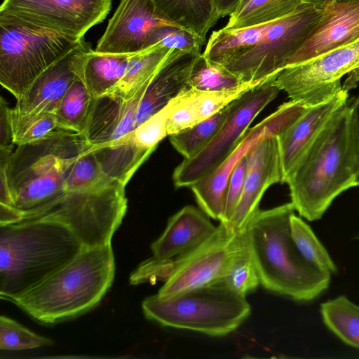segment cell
<instances>
[{"instance_id":"1","label":"cell","mask_w":359,"mask_h":359,"mask_svg":"<svg viewBox=\"0 0 359 359\" xmlns=\"http://www.w3.org/2000/svg\"><path fill=\"white\" fill-rule=\"evenodd\" d=\"M359 150L348 100L332 115L285 183L308 221L320 219L340 194L358 187Z\"/></svg>"},{"instance_id":"2","label":"cell","mask_w":359,"mask_h":359,"mask_svg":"<svg viewBox=\"0 0 359 359\" xmlns=\"http://www.w3.org/2000/svg\"><path fill=\"white\" fill-rule=\"evenodd\" d=\"M323 9L304 4L276 21L243 29L214 31L203 55L242 83L263 81L287 65L318 26Z\"/></svg>"},{"instance_id":"3","label":"cell","mask_w":359,"mask_h":359,"mask_svg":"<svg viewBox=\"0 0 359 359\" xmlns=\"http://www.w3.org/2000/svg\"><path fill=\"white\" fill-rule=\"evenodd\" d=\"M292 203L259 210L246 230L250 252L260 284L266 290L299 302H310L329 287L331 275L308 263L291 235Z\"/></svg>"},{"instance_id":"4","label":"cell","mask_w":359,"mask_h":359,"mask_svg":"<svg viewBox=\"0 0 359 359\" xmlns=\"http://www.w3.org/2000/svg\"><path fill=\"white\" fill-rule=\"evenodd\" d=\"M114 273L111 244L84 248L43 281L7 301L39 322L54 323L95 306L111 287Z\"/></svg>"},{"instance_id":"5","label":"cell","mask_w":359,"mask_h":359,"mask_svg":"<svg viewBox=\"0 0 359 359\" xmlns=\"http://www.w3.org/2000/svg\"><path fill=\"white\" fill-rule=\"evenodd\" d=\"M83 248L58 222L33 219L0 225V297L7 300L34 287Z\"/></svg>"},{"instance_id":"6","label":"cell","mask_w":359,"mask_h":359,"mask_svg":"<svg viewBox=\"0 0 359 359\" xmlns=\"http://www.w3.org/2000/svg\"><path fill=\"white\" fill-rule=\"evenodd\" d=\"M122 182L106 177L97 185L67 191L39 208L22 214L21 221L48 220L67 227L83 248L111 244L127 210Z\"/></svg>"},{"instance_id":"7","label":"cell","mask_w":359,"mask_h":359,"mask_svg":"<svg viewBox=\"0 0 359 359\" xmlns=\"http://www.w3.org/2000/svg\"><path fill=\"white\" fill-rule=\"evenodd\" d=\"M142 307L148 319L162 326L212 337L233 332L251 311L245 297L219 281L167 299L155 294L146 298Z\"/></svg>"},{"instance_id":"8","label":"cell","mask_w":359,"mask_h":359,"mask_svg":"<svg viewBox=\"0 0 359 359\" xmlns=\"http://www.w3.org/2000/svg\"><path fill=\"white\" fill-rule=\"evenodd\" d=\"M82 39L0 13L1 85L18 99L40 74Z\"/></svg>"},{"instance_id":"9","label":"cell","mask_w":359,"mask_h":359,"mask_svg":"<svg viewBox=\"0 0 359 359\" xmlns=\"http://www.w3.org/2000/svg\"><path fill=\"white\" fill-rule=\"evenodd\" d=\"M247 246L245 231H231L219 222L215 231L194 250L170 260L151 258L140 265L138 273L144 282L163 281L156 295L170 299L218 282L235 255Z\"/></svg>"},{"instance_id":"10","label":"cell","mask_w":359,"mask_h":359,"mask_svg":"<svg viewBox=\"0 0 359 359\" xmlns=\"http://www.w3.org/2000/svg\"><path fill=\"white\" fill-rule=\"evenodd\" d=\"M278 88L306 107L323 102L359 83V40L308 61L285 67Z\"/></svg>"},{"instance_id":"11","label":"cell","mask_w":359,"mask_h":359,"mask_svg":"<svg viewBox=\"0 0 359 359\" xmlns=\"http://www.w3.org/2000/svg\"><path fill=\"white\" fill-rule=\"evenodd\" d=\"M278 74L238 97L233 110L210 142L196 156L184 158L175 168L172 180L176 187H191L212 173L231 154L255 117L278 95L280 90L275 83Z\"/></svg>"},{"instance_id":"12","label":"cell","mask_w":359,"mask_h":359,"mask_svg":"<svg viewBox=\"0 0 359 359\" xmlns=\"http://www.w3.org/2000/svg\"><path fill=\"white\" fill-rule=\"evenodd\" d=\"M290 100L256 126L249 128L231 154L212 173L190 188L200 208L210 218L222 221L229 180L241 158L261 139L278 135L292 125L308 108Z\"/></svg>"},{"instance_id":"13","label":"cell","mask_w":359,"mask_h":359,"mask_svg":"<svg viewBox=\"0 0 359 359\" xmlns=\"http://www.w3.org/2000/svg\"><path fill=\"white\" fill-rule=\"evenodd\" d=\"M0 147V165L6 169L11 195L53 170L62 161L76 158L91 146L84 135L57 128L25 144Z\"/></svg>"},{"instance_id":"14","label":"cell","mask_w":359,"mask_h":359,"mask_svg":"<svg viewBox=\"0 0 359 359\" xmlns=\"http://www.w3.org/2000/svg\"><path fill=\"white\" fill-rule=\"evenodd\" d=\"M111 0H4L0 13L76 39L101 22Z\"/></svg>"},{"instance_id":"15","label":"cell","mask_w":359,"mask_h":359,"mask_svg":"<svg viewBox=\"0 0 359 359\" xmlns=\"http://www.w3.org/2000/svg\"><path fill=\"white\" fill-rule=\"evenodd\" d=\"M277 135L259 140L247 153L248 166L243 189L233 215L227 224L229 231L245 232L259 210L268 188L282 181V168Z\"/></svg>"},{"instance_id":"16","label":"cell","mask_w":359,"mask_h":359,"mask_svg":"<svg viewBox=\"0 0 359 359\" xmlns=\"http://www.w3.org/2000/svg\"><path fill=\"white\" fill-rule=\"evenodd\" d=\"M164 25H174L158 15L152 0H121L95 50L118 54L140 52L147 48L151 33Z\"/></svg>"},{"instance_id":"17","label":"cell","mask_w":359,"mask_h":359,"mask_svg":"<svg viewBox=\"0 0 359 359\" xmlns=\"http://www.w3.org/2000/svg\"><path fill=\"white\" fill-rule=\"evenodd\" d=\"M91 50L90 44L82 39L36 78L17 99L12 110L20 114H54L67 91L81 75L85 59Z\"/></svg>"},{"instance_id":"18","label":"cell","mask_w":359,"mask_h":359,"mask_svg":"<svg viewBox=\"0 0 359 359\" xmlns=\"http://www.w3.org/2000/svg\"><path fill=\"white\" fill-rule=\"evenodd\" d=\"M151 79L129 99L111 93L95 98L83 133L91 147L118 143L135 128L137 107Z\"/></svg>"},{"instance_id":"19","label":"cell","mask_w":359,"mask_h":359,"mask_svg":"<svg viewBox=\"0 0 359 359\" xmlns=\"http://www.w3.org/2000/svg\"><path fill=\"white\" fill-rule=\"evenodd\" d=\"M359 40V1H333L323 8L318 26L287 66L299 64Z\"/></svg>"},{"instance_id":"20","label":"cell","mask_w":359,"mask_h":359,"mask_svg":"<svg viewBox=\"0 0 359 359\" xmlns=\"http://www.w3.org/2000/svg\"><path fill=\"white\" fill-rule=\"evenodd\" d=\"M348 92L343 90L323 102L309 107L292 125L276 136L282 168V183L285 182L333 113L348 101Z\"/></svg>"},{"instance_id":"21","label":"cell","mask_w":359,"mask_h":359,"mask_svg":"<svg viewBox=\"0 0 359 359\" xmlns=\"http://www.w3.org/2000/svg\"><path fill=\"white\" fill-rule=\"evenodd\" d=\"M210 218L201 208L183 207L169 218L163 233L151 244L152 258L173 259L196 249L217 229Z\"/></svg>"},{"instance_id":"22","label":"cell","mask_w":359,"mask_h":359,"mask_svg":"<svg viewBox=\"0 0 359 359\" xmlns=\"http://www.w3.org/2000/svg\"><path fill=\"white\" fill-rule=\"evenodd\" d=\"M263 81L245 83L234 88L219 91L191 88L183 91L170 103L167 121L168 136L210 117Z\"/></svg>"},{"instance_id":"23","label":"cell","mask_w":359,"mask_h":359,"mask_svg":"<svg viewBox=\"0 0 359 359\" xmlns=\"http://www.w3.org/2000/svg\"><path fill=\"white\" fill-rule=\"evenodd\" d=\"M197 55L177 51L156 72L140 101L135 128L190 88L191 69Z\"/></svg>"},{"instance_id":"24","label":"cell","mask_w":359,"mask_h":359,"mask_svg":"<svg viewBox=\"0 0 359 359\" xmlns=\"http://www.w3.org/2000/svg\"><path fill=\"white\" fill-rule=\"evenodd\" d=\"M158 15L172 25L197 35L203 42L220 18L215 0H152Z\"/></svg>"},{"instance_id":"25","label":"cell","mask_w":359,"mask_h":359,"mask_svg":"<svg viewBox=\"0 0 359 359\" xmlns=\"http://www.w3.org/2000/svg\"><path fill=\"white\" fill-rule=\"evenodd\" d=\"M133 54L104 53L93 50L88 53L81 77L94 98L110 93L118 84Z\"/></svg>"},{"instance_id":"26","label":"cell","mask_w":359,"mask_h":359,"mask_svg":"<svg viewBox=\"0 0 359 359\" xmlns=\"http://www.w3.org/2000/svg\"><path fill=\"white\" fill-rule=\"evenodd\" d=\"M177 51L180 50L156 43L134 53L122 79L110 93L132 97Z\"/></svg>"},{"instance_id":"27","label":"cell","mask_w":359,"mask_h":359,"mask_svg":"<svg viewBox=\"0 0 359 359\" xmlns=\"http://www.w3.org/2000/svg\"><path fill=\"white\" fill-rule=\"evenodd\" d=\"M304 4V0H241L224 27L236 29L269 23L293 13Z\"/></svg>"},{"instance_id":"28","label":"cell","mask_w":359,"mask_h":359,"mask_svg":"<svg viewBox=\"0 0 359 359\" xmlns=\"http://www.w3.org/2000/svg\"><path fill=\"white\" fill-rule=\"evenodd\" d=\"M320 312L325 325L334 334L359 349V306L342 295L321 304Z\"/></svg>"},{"instance_id":"29","label":"cell","mask_w":359,"mask_h":359,"mask_svg":"<svg viewBox=\"0 0 359 359\" xmlns=\"http://www.w3.org/2000/svg\"><path fill=\"white\" fill-rule=\"evenodd\" d=\"M237 100L192 127L170 135L169 140L172 147L184 158L196 156L210 142L221 129L236 107Z\"/></svg>"},{"instance_id":"30","label":"cell","mask_w":359,"mask_h":359,"mask_svg":"<svg viewBox=\"0 0 359 359\" xmlns=\"http://www.w3.org/2000/svg\"><path fill=\"white\" fill-rule=\"evenodd\" d=\"M94 100L81 76L76 78L54 112L57 128L83 134Z\"/></svg>"},{"instance_id":"31","label":"cell","mask_w":359,"mask_h":359,"mask_svg":"<svg viewBox=\"0 0 359 359\" xmlns=\"http://www.w3.org/2000/svg\"><path fill=\"white\" fill-rule=\"evenodd\" d=\"M290 230L297 250L308 263L330 275L337 272V265L311 226L294 213L290 217Z\"/></svg>"},{"instance_id":"32","label":"cell","mask_w":359,"mask_h":359,"mask_svg":"<svg viewBox=\"0 0 359 359\" xmlns=\"http://www.w3.org/2000/svg\"><path fill=\"white\" fill-rule=\"evenodd\" d=\"M245 83L219 64L208 60L203 53L194 62L190 88L205 91H219L236 88Z\"/></svg>"},{"instance_id":"33","label":"cell","mask_w":359,"mask_h":359,"mask_svg":"<svg viewBox=\"0 0 359 359\" xmlns=\"http://www.w3.org/2000/svg\"><path fill=\"white\" fill-rule=\"evenodd\" d=\"M219 281L233 292L244 297L260 285L248 245L235 255Z\"/></svg>"},{"instance_id":"34","label":"cell","mask_w":359,"mask_h":359,"mask_svg":"<svg viewBox=\"0 0 359 359\" xmlns=\"http://www.w3.org/2000/svg\"><path fill=\"white\" fill-rule=\"evenodd\" d=\"M13 144H25L40 140L57 128L53 113L20 114L11 109Z\"/></svg>"},{"instance_id":"35","label":"cell","mask_w":359,"mask_h":359,"mask_svg":"<svg viewBox=\"0 0 359 359\" xmlns=\"http://www.w3.org/2000/svg\"><path fill=\"white\" fill-rule=\"evenodd\" d=\"M53 341L38 335L14 320L0 317V348L1 350H24L50 346Z\"/></svg>"},{"instance_id":"36","label":"cell","mask_w":359,"mask_h":359,"mask_svg":"<svg viewBox=\"0 0 359 359\" xmlns=\"http://www.w3.org/2000/svg\"><path fill=\"white\" fill-rule=\"evenodd\" d=\"M106 177L107 176L102 171L90 147L74 161L65 182V189L74 191L88 189L97 185Z\"/></svg>"},{"instance_id":"37","label":"cell","mask_w":359,"mask_h":359,"mask_svg":"<svg viewBox=\"0 0 359 359\" xmlns=\"http://www.w3.org/2000/svg\"><path fill=\"white\" fill-rule=\"evenodd\" d=\"M156 43L184 53L201 54L204 42L195 34L175 25H164L150 34L147 48Z\"/></svg>"},{"instance_id":"38","label":"cell","mask_w":359,"mask_h":359,"mask_svg":"<svg viewBox=\"0 0 359 359\" xmlns=\"http://www.w3.org/2000/svg\"><path fill=\"white\" fill-rule=\"evenodd\" d=\"M170 103L132 131L133 140L142 149L151 154L158 143L168 136L167 121Z\"/></svg>"},{"instance_id":"39","label":"cell","mask_w":359,"mask_h":359,"mask_svg":"<svg viewBox=\"0 0 359 359\" xmlns=\"http://www.w3.org/2000/svg\"><path fill=\"white\" fill-rule=\"evenodd\" d=\"M248 166L247 154L243 156L235 166L229 180L226 205L222 223L227 224L231 220L241 198Z\"/></svg>"},{"instance_id":"40","label":"cell","mask_w":359,"mask_h":359,"mask_svg":"<svg viewBox=\"0 0 359 359\" xmlns=\"http://www.w3.org/2000/svg\"><path fill=\"white\" fill-rule=\"evenodd\" d=\"M11 107L4 97L0 100V147L13 144L11 121Z\"/></svg>"},{"instance_id":"41","label":"cell","mask_w":359,"mask_h":359,"mask_svg":"<svg viewBox=\"0 0 359 359\" xmlns=\"http://www.w3.org/2000/svg\"><path fill=\"white\" fill-rule=\"evenodd\" d=\"M349 105L351 108L353 130L359 150V95L351 102H349Z\"/></svg>"},{"instance_id":"42","label":"cell","mask_w":359,"mask_h":359,"mask_svg":"<svg viewBox=\"0 0 359 359\" xmlns=\"http://www.w3.org/2000/svg\"><path fill=\"white\" fill-rule=\"evenodd\" d=\"M241 0H215L219 18L230 15Z\"/></svg>"},{"instance_id":"43","label":"cell","mask_w":359,"mask_h":359,"mask_svg":"<svg viewBox=\"0 0 359 359\" xmlns=\"http://www.w3.org/2000/svg\"><path fill=\"white\" fill-rule=\"evenodd\" d=\"M305 4L311 5L317 8L323 9L334 0H304Z\"/></svg>"},{"instance_id":"44","label":"cell","mask_w":359,"mask_h":359,"mask_svg":"<svg viewBox=\"0 0 359 359\" xmlns=\"http://www.w3.org/2000/svg\"><path fill=\"white\" fill-rule=\"evenodd\" d=\"M359 1V0H334V1L339 2V3L351 2V1Z\"/></svg>"}]
</instances>
